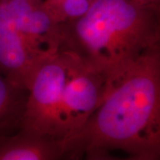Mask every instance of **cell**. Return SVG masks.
<instances>
[{
    "label": "cell",
    "instance_id": "cell-7",
    "mask_svg": "<svg viewBox=\"0 0 160 160\" xmlns=\"http://www.w3.org/2000/svg\"><path fill=\"white\" fill-rule=\"evenodd\" d=\"M28 90L13 84L0 73V138L20 130Z\"/></svg>",
    "mask_w": 160,
    "mask_h": 160
},
{
    "label": "cell",
    "instance_id": "cell-5",
    "mask_svg": "<svg viewBox=\"0 0 160 160\" xmlns=\"http://www.w3.org/2000/svg\"><path fill=\"white\" fill-rule=\"evenodd\" d=\"M46 58L0 16L1 74L13 84L27 89L36 69Z\"/></svg>",
    "mask_w": 160,
    "mask_h": 160
},
{
    "label": "cell",
    "instance_id": "cell-2",
    "mask_svg": "<svg viewBox=\"0 0 160 160\" xmlns=\"http://www.w3.org/2000/svg\"><path fill=\"white\" fill-rule=\"evenodd\" d=\"M61 26V50L110 81L160 47V6L134 0H94L85 14Z\"/></svg>",
    "mask_w": 160,
    "mask_h": 160
},
{
    "label": "cell",
    "instance_id": "cell-9",
    "mask_svg": "<svg viewBox=\"0 0 160 160\" xmlns=\"http://www.w3.org/2000/svg\"><path fill=\"white\" fill-rule=\"evenodd\" d=\"M46 2H52V1H55V0H45Z\"/></svg>",
    "mask_w": 160,
    "mask_h": 160
},
{
    "label": "cell",
    "instance_id": "cell-1",
    "mask_svg": "<svg viewBox=\"0 0 160 160\" xmlns=\"http://www.w3.org/2000/svg\"><path fill=\"white\" fill-rule=\"evenodd\" d=\"M67 159L160 158V47L118 78L86 123L63 140Z\"/></svg>",
    "mask_w": 160,
    "mask_h": 160
},
{
    "label": "cell",
    "instance_id": "cell-3",
    "mask_svg": "<svg viewBox=\"0 0 160 160\" xmlns=\"http://www.w3.org/2000/svg\"><path fill=\"white\" fill-rule=\"evenodd\" d=\"M81 61L60 50L36 69L27 86L28 95L20 130L59 139V124L69 83Z\"/></svg>",
    "mask_w": 160,
    "mask_h": 160
},
{
    "label": "cell",
    "instance_id": "cell-4",
    "mask_svg": "<svg viewBox=\"0 0 160 160\" xmlns=\"http://www.w3.org/2000/svg\"><path fill=\"white\" fill-rule=\"evenodd\" d=\"M0 16L43 55L61 50L62 26L45 0H0Z\"/></svg>",
    "mask_w": 160,
    "mask_h": 160
},
{
    "label": "cell",
    "instance_id": "cell-6",
    "mask_svg": "<svg viewBox=\"0 0 160 160\" xmlns=\"http://www.w3.org/2000/svg\"><path fill=\"white\" fill-rule=\"evenodd\" d=\"M65 158L62 140L19 130L0 138V160H57Z\"/></svg>",
    "mask_w": 160,
    "mask_h": 160
},
{
    "label": "cell",
    "instance_id": "cell-8",
    "mask_svg": "<svg viewBox=\"0 0 160 160\" xmlns=\"http://www.w3.org/2000/svg\"><path fill=\"white\" fill-rule=\"evenodd\" d=\"M136 2L142 3L144 5H150V6H160V0H134Z\"/></svg>",
    "mask_w": 160,
    "mask_h": 160
}]
</instances>
